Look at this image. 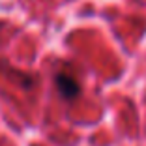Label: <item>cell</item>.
Returning a JSON list of instances; mask_svg holds the SVG:
<instances>
[{
	"instance_id": "obj_1",
	"label": "cell",
	"mask_w": 146,
	"mask_h": 146,
	"mask_svg": "<svg viewBox=\"0 0 146 146\" xmlns=\"http://www.w3.org/2000/svg\"><path fill=\"white\" fill-rule=\"evenodd\" d=\"M54 82H56V90L60 92L62 98H75L79 94V82L75 81L73 75H68V73H58L54 77Z\"/></svg>"
}]
</instances>
